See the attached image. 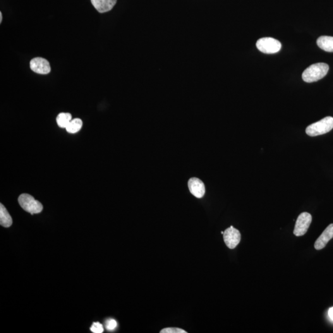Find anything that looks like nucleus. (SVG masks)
<instances>
[{
	"label": "nucleus",
	"instance_id": "15",
	"mask_svg": "<svg viewBox=\"0 0 333 333\" xmlns=\"http://www.w3.org/2000/svg\"><path fill=\"white\" fill-rule=\"evenodd\" d=\"M160 333H187L186 331L178 328H167L163 329L160 332Z\"/></svg>",
	"mask_w": 333,
	"mask_h": 333
},
{
	"label": "nucleus",
	"instance_id": "19",
	"mask_svg": "<svg viewBox=\"0 0 333 333\" xmlns=\"http://www.w3.org/2000/svg\"><path fill=\"white\" fill-rule=\"evenodd\" d=\"M2 18H3V16H2V13H0V23L2 22Z\"/></svg>",
	"mask_w": 333,
	"mask_h": 333
},
{
	"label": "nucleus",
	"instance_id": "7",
	"mask_svg": "<svg viewBox=\"0 0 333 333\" xmlns=\"http://www.w3.org/2000/svg\"><path fill=\"white\" fill-rule=\"evenodd\" d=\"M30 66L31 70L39 74H48L51 71L49 62L42 57H35L31 60Z\"/></svg>",
	"mask_w": 333,
	"mask_h": 333
},
{
	"label": "nucleus",
	"instance_id": "5",
	"mask_svg": "<svg viewBox=\"0 0 333 333\" xmlns=\"http://www.w3.org/2000/svg\"><path fill=\"white\" fill-rule=\"evenodd\" d=\"M312 220L311 215L308 212H303L296 220L294 234L296 236H304L307 232Z\"/></svg>",
	"mask_w": 333,
	"mask_h": 333
},
{
	"label": "nucleus",
	"instance_id": "14",
	"mask_svg": "<svg viewBox=\"0 0 333 333\" xmlns=\"http://www.w3.org/2000/svg\"><path fill=\"white\" fill-rule=\"evenodd\" d=\"M83 122L81 119H74L72 120L66 129L69 133H76L81 130Z\"/></svg>",
	"mask_w": 333,
	"mask_h": 333
},
{
	"label": "nucleus",
	"instance_id": "16",
	"mask_svg": "<svg viewBox=\"0 0 333 333\" xmlns=\"http://www.w3.org/2000/svg\"><path fill=\"white\" fill-rule=\"evenodd\" d=\"M90 330L94 333H102L104 332V328L99 322H95L93 323L92 327L90 328Z\"/></svg>",
	"mask_w": 333,
	"mask_h": 333
},
{
	"label": "nucleus",
	"instance_id": "10",
	"mask_svg": "<svg viewBox=\"0 0 333 333\" xmlns=\"http://www.w3.org/2000/svg\"><path fill=\"white\" fill-rule=\"evenodd\" d=\"M91 2L99 13H103L111 11L116 4L117 0H91Z\"/></svg>",
	"mask_w": 333,
	"mask_h": 333
},
{
	"label": "nucleus",
	"instance_id": "18",
	"mask_svg": "<svg viewBox=\"0 0 333 333\" xmlns=\"http://www.w3.org/2000/svg\"><path fill=\"white\" fill-rule=\"evenodd\" d=\"M328 315H329L330 319L333 321V307L329 309V311H328Z\"/></svg>",
	"mask_w": 333,
	"mask_h": 333
},
{
	"label": "nucleus",
	"instance_id": "8",
	"mask_svg": "<svg viewBox=\"0 0 333 333\" xmlns=\"http://www.w3.org/2000/svg\"><path fill=\"white\" fill-rule=\"evenodd\" d=\"M188 188L190 193L197 198H202L205 195V184L200 179L193 177L189 179Z\"/></svg>",
	"mask_w": 333,
	"mask_h": 333
},
{
	"label": "nucleus",
	"instance_id": "6",
	"mask_svg": "<svg viewBox=\"0 0 333 333\" xmlns=\"http://www.w3.org/2000/svg\"><path fill=\"white\" fill-rule=\"evenodd\" d=\"M224 239L225 244L230 249H234L240 243L241 236L240 232L233 227H231L224 232Z\"/></svg>",
	"mask_w": 333,
	"mask_h": 333
},
{
	"label": "nucleus",
	"instance_id": "2",
	"mask_svg": "<svg viewBox=\"0 0 333 333\" xmlns=\"http://www.w3.org/2000/svg\"><path fill=\"white\" fill-rule=\"evenodd\" d=\"M333 128V117L328 116L320 121L310 125L306 128L307 135L310 136L322 135L329 132Z\"/></svg>",
	"mask_w": 333,
	"mask_h": 333
},
{
	"label": "nucleus",
	"instance_id": "11",
	"mask_svg": "<svg viewBox=\"0 0 333 333\" xmlns=\"http://www.w3.org/2000/svg\"><path fill=\"white\" fill-rule=\"evenodd\" d=\"M317 44L320 49L327 52H333V37L322 36L318 38Z\"/></svg>",
	"mask_w": 333,
	"mask_h": 333
},
{
	"label": "nucleus",
	"instance_id": "17",
	"mask_svg": "<svg viewBox=\"0 0 333 333\" xmlns=\"http://www.w3.org/2000/svg\"><path fill=\"white\" fill-rule=\"evenodd\" d=\"M117 326V323L116 321L113 319H110L106 322V329L109 331L114 330L116 329Z\"/></svg>",
	"mask_w": 333,
	"mask_h": 333
},
{
	"label": "nucleus",
	"instance_id": "9",
	"mask_svg": "<svg viewBox=\"0 0 333 333\" xmlns=\"http://www.w3.org/2000/svg\"><path fill=\"white\" fill-rule=\"evenodd\" d=\"M333 238V224L328 225L322 234L319 236L315 243V248L317 250H321L324 248L331 239Z\"/></svg>",
	"mask_w": 333,
	"mask_h": 333
},
{
	"label": "nucleus",
	"instance_id": "4",
	"mask_svg": "<svg viewBox=\"0 0 333 333\" xmlns=\"http://www.w3.org/2000/svg\"><path fill=\"white\" fill-rule=\"evenodd\" d=\"M256 47L260 51L265 54H275L282 49V44L272 37L260 38L256 43Z\"/></svg>",
	"mask_w": 333,
	"mask_h": 333
},
{
	"label": "nucleus",
	"instance_id": "3",
	"mask_svg": "<svg viewBox=\"0 0 333 333\" xmlns=\"http://www.w3.org/2000/svg\"><path fill=\"white\" fill-rule=\"evenodd\" d=\"M18 201L21 207L25 211L33 215L39 214L42 211L44 207L39 201L35 200L32 196L28 194H23L18 198Z\"/></svg>",
	"mask_w": 333,
	"mask_h": 333
},
{
	"label": "nucleus",
	"instance_id": "13",
	"mask_svg": "<svg viewBox=\"0 0 333 333\" xmlns=\"http://www.w3.org/2000/svg\"><path fill=\"white\" fill-rule=\"evenodd\" d=\"M72 121V115L70 113H60L56 117V122L59 128H66Z\"/></svg>",
	"mask_w": 333,
	"mask_h": 333
},
{
	"label": "nucleus",
	"instance_id": "1",
	"mask_svg": "<svg viewBox=\"0 0 333 333\" xmlns=\"http://www.w3.org/2000/svg\"><path fill=\"white\" fill-rule=\"evenodd\" d=\"M329 71V66L323 62L312 64L307 68L303 74V79L307 83L317 81L324 77Z\"/></svg>",
	"mask_w": 333,
	"mask_h": 333
},
{
	"label": "nucleus",
	"instance_id": "12",
	"mask_svg": "<svg viewBox=\"0 0 333 333\" xmlns=\"http://www.w3.org/2000/svg\"><path fill=\"white\" fill-rule=\"evenodd\" d=\"M0 224L1 226L8 228L13 224V219L4 206L0 205Z\"/></svg>",
	"mask_w": 333,
	"mask_h": 333
}]
</instances>
